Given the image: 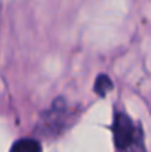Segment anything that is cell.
<instances>
[{"instance_id":"cell-1","label":"cell","mask_w":151,"mask_h":152,"mask_svg":"<svg viewBox=\"0 0 151 152\" xmlns=\"http://www.w3.org/2000/svg\"><path fill=\"white\" fill-rule=\"evenodd\" d=\"M116 146L122 152H145L142 129L126 114L117 112L113 123Z\"/></svg>"},{"instance_id":"cell-2","label":"cell","mask_w":151,"mask_h":152,"mask_svg":"<svg viewBox=\"0 0 151 152\" xmlns=\"http://www.w3.org/2000/svg\"><path fill=\"white\" fill-rule=\"evenodd\" d=\"M10 152H42V146L34 139H19L12 145Z\"/></svg>"},{"instance_id":"cell-3","label":"cell","mask_w":151,"mask_h":152,"mask_svg":"<svg viewBox=\"0 0 151 152\" xmlns=\"http://www.w3.org/2000/svg\"><path fill=\"white\" fill-rule=\"evenodd\" d=\"M95 89H96V92H98L99 95H105V93L111 89V81H110V78H108L107 75H99L98 80H96Z\"/></svg>"}]
</instances>
